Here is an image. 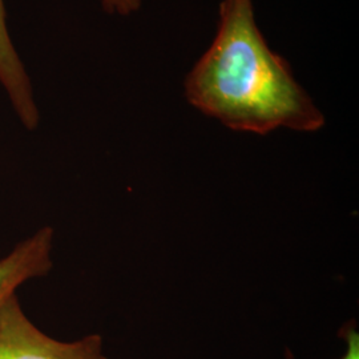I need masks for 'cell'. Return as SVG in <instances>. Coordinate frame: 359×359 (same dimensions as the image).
<instances>
[{
    "label": "cell",
    "instance_id": "1",
    "mask_svg": "<svg viewBox=\"0 0 359 359\" xmlns=\"http://www.w3.org/2000/svg\"><path fill=\"white\" fill-rule=\"evenodd\" d=\"M188 103L237 132H317L325 115L273 51L257 25L253 0H221L217 31L184 80Z\"/></svg>",
    "mask_w": 359,
    "mask_h": 359
},
{
    "label": "cell",
    "instance_id": "2",
    "mask_svg": "<svg viewBox=\"0 0 359 359\" xmlns=\"http://www.w3.org/2000/svg\"><path fill=\"white\" fill-rule=\"evenodd\" d=\"M0 359H108L99 334L62 342L43 333L26 316L16 294L0 309Z\"/></svg>",
    "mask_w": 359,
    "mask_h": 359
},
{
    "label": "cell",
    "instance_id": "3",
    "mask_svg": "<svg viewBox=\"0 0 359 359\" xmlns=\"http://www.w3.org/2000/svg\"><path fill=\"white\" fill-rule=\"evenodd\" d=\"M53 237L51 226L40 228L0 259V309L19 286L50 273Z\"/></svg>",
    "mask_w": 359,
    "mask_h": 359
},
{
    "label": "cell",
    "instance_id": "4",
    "mask_svg": "<svg viewBox=\"0 0 359 359\" xmlns=\"http://www.w3.org/2000/svg\"><path fill=\"white\" fill-rule=\"evenodd\" d=\"M6 20L4 0H0V84L7 92L22 124L28 130H34L40 120L38 105L35 103L31 80L13 47Z\"/></svg>",
    "mask_w": 359,
    "mask_h": 359
},
{
    "label": "cell",
    "instance_id": "5",
    "mask_svg": "<svg viewBox=\"0 0 359 359\" xmlns=\"http://www.w3.org/2000/svg\"><path fill=\"white\" fill-rule=\"evenodd\" d=\"M104 11L111 15L129 16L140 11L142 0H100Z\"/></svg>",
    "mask_w": 359,
    "mask_h": 359
},
{
    "label": "cell",
    "instance_id": "6",
    "mask_svg": "<svg viewBox=\"0 0 359 359\" xmlns=\"http://www.w3.org/2000/svg\"><path fill=\"white\" fill-rule=\"evenodd\" d=\"M344 332L347 342V350L346 354L341 359H359V334L353 326L346 327ZM287 359H292V355L289 353Z\"/></svg>",
    "mask_w": 359,
    "mask_h": 359
}]
</instances>
